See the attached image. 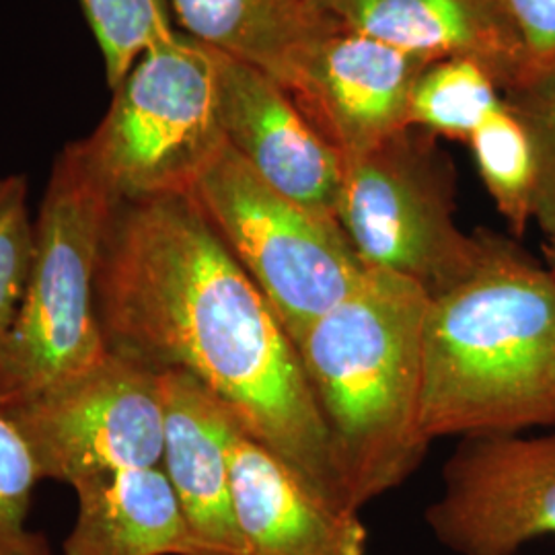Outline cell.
<instances>
[{"instance_id":"52a82bcc","label":"cell","mask_w":555,"mask_h":555,"mask_svg":"<svg viewBox=\"0 0 555 555\" xmlns=\"http://www.w3.org/2000/svg\"><path fill=\"white\" fill-rule=\"evenodd\" d=\"M403 128L344 159L336 220L366 268L420 284L428 297L453 286L476 258V233L455 222V173L433 142Z\"/></svg>"},{"instance_id":"603a6c76","label":"cell","mask_w":555,"mask_h":555,"mask_svg":"<svg viewBox=\"0 0 555 555\" xmlns=\"http://www.w3.org/2000/svg\"><path fill=\"white\" fill-rule=\"evenodd\" d=\"M498 4L513 27L520 48V85L554 68L555 0H498Z\"/></svg>"},{"instance_id":"6da1fadb","label":"cell","mask_w":555,"mask_h":555,"mask_svg":"<svg viewBox=\"0 0 555 555\" xmlns=\"http://www.w3.org/2000/svg\"><path fill=\"white\" fill-rule=\"evenodd\" d=\"M95 291L109 352L198 380L249 437L348 508L297 344L198 199H119Z\"/></svg>"},{"instance_id":"ba28073f","label":"cell","mask_w":555,"mask_h":555,"mask_svg":"<svg viewBox=\"0 0 555 555\" xmlns=\"http://www.w3.org/2000/svg\"><path fill=\"white\" fill-rule=\"evenodd\" d=\"M7 412L41 481L73 488L89 477L163 465V377L132 358L107 352L85 373Z\"/></svg>"},{"instance_id":"7c38bea8","label":"cell","mask_w":555,"mask_h":555,"mask_svg":"<svg viewBox=\"0 0 555 555\" xmlns=\"http://www.w3.org/2000/svg\"><path fill=\"white\" fill-rule=\"evenodd\" d=\"M231 481L247 555H366L369 531L358 513L325 496L238 424Z\"/></svg>"},{"instance_id":"7a4b0ae2","label":"cell","mask_w":555,"mask_h":555,"mask_svg":"<svg viewBox=\"0 0 555 555\" xmlns=\"http://www.w3.org/2000/svg\"><path fill=\"white\" fill-rule=\"evenodd\" d=\"M467 274L428 300L422 426L430 440L555 428V276L477 229Z\"/></svg>"},{"instance_id":"2e32d148","label":"cell","mask_w":555,"mask_h":555,"mask_svg":"<svg viewBox=\"0 0 555 555\" xmlns=\"http://www.w3.org/2000/svg\"><path fill=\"white\" fill-rule=\"evenodd\" d=\"M181 34L284 89L309 48L339 27L309 0H167Z\"/></svg>"},{"instance_id":"44dd1931","label":"cell","mask_w":555,"mask_h":555,"mask_svg":"<svg viewBox=\"0 0 555 555\" xmlns=\"http://www.w3.org/2000/svg\"><path fill=\"white\" fill-rule=\"evenodd\" d=\"M36 251V217L29 188L21 173L0 176V336L17 318L31 276Z\"/></svg>"},{"instance_id":"8992f818","label":"cell","mask_w":555,"mask_h":555,"mask_svg":"<svg viewBox=\"0 0 555 555\" xmlns=\"http://www.w3.org/2000/svg\"><path fill=\"white\" fill-rule=\"evenodd\" d=\"M192 196L295 344L350 297L371 270L337 220L282 198L229 144Z\"/></svg>"},{"instance_id":"3957f363","label":"cell","mask_w":555,"mask_h":555,"mask_svg":"<svg viewBox=\"0 0 555 555\" xmlns=\"http://www.w3.org/2000/svg\"><path fill=\"white\" fill-rule=\"evenodd\" d=\"M428 300L414 280L371 268L297 341L350 511L401 486L433 442L422 426Z\"/></svg>"},{"instance_id":"8fae6325","label":"cell","mask_w":555,"mask_h":555,"mask_svg":"<svg viewBox=\"0 0 555 555\" xmlns=\"http://www.w3.org/2000/svg\"><path fill=\"white\" fill-rule=\"evenodd\" d=\"M217 59L227 144L282 198L336 220L344 157L276 80L220 52Z\"/></svg>"},{"instance_id":"277c9868","label":"cell","mask_w":555,"mask_h":555,"mask_svg":"<svg viewBox=\"0 0 555 555\" xmlns=\"http://www.w3.org/2000/svg\"><path fill=\"white\" fill-rule=\"evenodd\" d=\"M118 194L87 139L62 146L36 215L31 276L0 336V405H23L109 352L98 318V268Z\"/></svg>"},{"instance_id":"4fadbf2b","label":"cell","mask_w":555,"mask_h":555,"mask_svg":"<svg viewBox=\"0 0 555 555\" xmlns=\"http://www.w3.org/2000/svg\"><path fill=\"white\" fill-rule=\"evenodd\" d=\"M160 377L167 417L163 469L176 490L194 555H247L231 481L237 420L190 375L167 371Z\"/></svg>"},{"instance_id":"9c48e42d","label":"cell","mask_w":555,"mask_h":555,"mask_svg":"<svg viewBox=\"0 0 555 555\" xmlns=\"http://www.w3.org/2000/svg\"><path fill=\"white\" fill-rule=\"evenodd\" d=\"M426 520L459 555H515L537 537L555 535V428L541 437L463 438Z\"/></svg>"},{"instance_id":"d6986e66","label":"cell","mask_w":555,"mask_h":555,"mask_svg":"<svg viewBox=\"0 0 555 555\" xmlns=\"http://www.w3.org/2000/svg\"><path fill=\"white\" fill-rule=\"evenodd\" d=\"M79 4L100 46L109 89L146 52L179 36L167 0H79Z\"/></svg>"},{"instance_id":"5bb4252c","label":"cell","mask_w":555,"mask_h":555,"mask_svg":"<svg viewBox=\"0 0 555 555\" xmlns=\"http://www.w3.org/2000/svg\"><path fill=\"white\" fill-rule=\"evenodd\" d=\"M325 13L346 29L430 62L476 60L494 75L502 95L522 80L520 48L498 0H339Z\"/></svg>"},{"instance_id":"cb8c5ba5","label":"cell","mask_w":555,"mask_h":555,"mask_svg":"<svg viewBox=\"0 0 555 555\" xmlns=\"http://www.w3.org/2000/svg\"><path fill=\"white\" fill-rule=\"evenodd\" d=\"M543 254H545V263H547V268L552 270V274L555 276V238L545 243Z\"/></svg>"},{"instance_id":"ffe728a7","label":"cell","mask_w":555,"mask_h":555,"mask_svg":"<svg viewBox=\"0 0 555 555\" xmlns=\"http://www.w3.org/2000/svg\"><path fill=\"white\" fill-rule=\"evenodd\" d=\"M41 477L17 424L0 405V555H52L27 518Z\"/></svg>"},{"instance_id":"7402d4cb","label":"cell","mask_w":555,"mask_h":555,"mask_svg":"<svg viewBox=\"0 0 555 555\" xmlns=\"http://www.w3.org/2000/svg\"><path fill=\"white\" fill-rule=\"evenodd\" d=\"M504 100L525 121L539 165L537 224L547 241L555 238V66L504 93Z\"/></svg>"},{"instance_id":"ac0fdd59","label":"cell","mask_w":555,"mask_h":555,"mask_svg":"<svg viewBox=\"0 0 555 555\" xmlns=\"http://www.w3.org/2000/svg\"><path fill=\"white\" fill-rule=\"evenodd\" d=\"M477 173L515 237L535 220L539 165L525 121L504 100L469 139Z\"/></svg>"},{"instance_id":"30bf717a","label":"cell","mask_w":555,"mask_h":555,"mask_svg":"<svg viewBox=\"0 0 555 555\" xmlns=\"http://www.w3.org/2000/svg\"><path fill=\"white\" fill-rule=\"evenodd\" d=\"M428 64L339 25L309 48L286 91L337 153L350 159L410 128V100Z\"/></svg>"},{"instance_id":"d4e9b609","label":"cell","mask_w":555,"mask_h":555,"mask_svg":"<svg viewBox=\"0 0 555 555\" xmlns=\"http://www.w3.org/2000/svg\"><path fill=\"white\" fill-rule=\"evenodd\" d=\"M311 4H315L318 9H321V11H325L330 4H334V2H339V0H309Z\"/></svg>"},{"instance_id":"9a60e30c","label":"cell","mask_w":555,"mask_h":555,"mask_svg":"<svg viewBox=\"0 0 555 555\" xmlns=\"http://www.w3.org/2000/svg\"><path fill=\"white\" fill-rule=\"evenodd\" d=\"M73 490L79 511L64 555H194L163 465L89 477Z\"/></svg>"},{"instance_id":"5b68a950","label":"cell","mask_w":555,"mask_h":555,"mask_svg":"<svg viewBox=\"0 0 555 555\" xmlns=\"http://www.w3.org/2000/svg\"><path fill=\"white\" fill-rule=\"evenodd\" d=\"M85 137L119 199L192 194L227 146L217 52L178 38L146 52Z\"/></svg>"},{"instance_id":"e0dca14e","label":"cell","mask_w":555,"mask_h":555,"mask_svg":"<svg viewBox=\"0 0 555 555\" xmlns=\"http://www.w3.org/2000/svg\"><path fill=\"white\" fill-rule=\"evenodd\" d=\"M502 103V89L483 64L469 59L437 60L417 79L408 126L430 137L469 142Z\"/></svg>"}]
</instances>
